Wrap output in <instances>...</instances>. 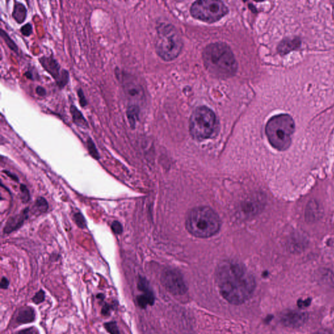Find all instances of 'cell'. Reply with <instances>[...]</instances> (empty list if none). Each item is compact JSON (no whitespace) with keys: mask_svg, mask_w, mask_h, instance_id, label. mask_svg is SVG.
<instances>
[{"mask_svg":"<svg viewBox=\"0 0 334 334\" xmlns=\"http://www.w3.org/2000/svg\"><path fill=\"white\" fill-rule=\"evenodd\" d=\"M35 319V312L32 307L22 308L16 317V322L19 324H28L34 322Z\"/></svg>","mask_w":334,"mask_h":334,"instance_id":"13","label":"cell"},{"mask_svg":"<svg viewBox=\"0 0 334 334\" xmlns=\"http://www.w3.org/2000/svg\"><path fill=\"white\" fill-rule=\"evenodd\" d=\"M45 299V293L44 290H40L35 294L32 298V301L35 304H40L41 303L44 302Z\"/></svg>","mask_w":334,"mask_h":334,"instance_id":"24","label":"cell"},{"mask_svg":"<svg viewBox=\"0 0 334 334\" xmlns=\"http://www.w3.org/2000/svg\"><path fill=\"white\" fill-rule=\"evenodd\" d=\"M228 12L229 9L223 2L215 0L197 1L191 7V13L195 18L209 23L218 21Z\"/></svg>","mask_w":334,"mask_h":334,"instance_id":"7","label":"cell"},{"mask_svg":"<svg viewBox=\"0 0 334 334\" xmlns=\"http://www.w3.org/2000/svg\"><path fill=\"white\" fill-rule=\"evenodd\" d=\"M77 95L78 97V101H79V104L81 107L84 108L88 105V102L87 101L86 97L85 96L84 92L82 89H78L77 90Z\"/></svg>","mask_w":334,"mask_h":334,"instance_id":"27","label":"cell"},{"mask_svg":"<svg viewBox=\"0 0 334 334\" xmlns=\"http://www.w3.org/2000/svg\"><path fill=\"white\" fill-rule=\"evenodd\" d=\"M49 209V204H48L46 199L43 197H39L35 200L34 206H33V213L35 215L41 214V213H46Z\"/></svg>","mask_w":334,"mask_h":334,"instance_id":"18","label":"cell"},{"mask_svg":"<svg viewBox=\"0 0 334 334\" xmlns=\"http://www.w3.org/2000/svg\"><path fill=\"white\" fill-rule=\"evenodd\" d=\"M296 124L293 118L288 114L272 116L266 126V134L269 144L278 151L287 150L292 144Z\"/></svg>","mask_w":334,"mask_h":334,"instance_id":"4","label":"cell"},{"mask_svg":"<svg viewBox=\"0 0 334 334\" xmlns=\"http://www.w3.org/2000/svg\"><path fill=\"white\" fill-rule=\"evenodd\" d=\"M97 298H99V299H103L104 295L103 294H99L97 296Z\"/></svg>","mask_w":334,"mask_h":334,"instance_id":"36","label":"cell"},{"mask_svg":"<svg viewBox=\"0 0 334 334\" xmlns=\"http://www.w3.org/2000/svg\"><path fill=\"white\" fill-rule=\"evenodd\" d=\"M20 193H21V200L22 202L27 203L30 200V194L28 189L24 184L20 185Z\"/></svg>","mask_w":334,"mask_h":334,"instance_id":"23","label":"cell"},{"mask_svg":"<svg viewBox=\"0 0 334 334\" xmlns=\"http://www.w3.org/2000/svg\"><path fill=\"white\" fill-rule=\"evenodd\" d=\"M182 47L181 37L173 26L161 24L158 27L155 49L159 57L165 61H171L180 55Z\"/></svg>","mask_w":334,"mask_h":334,"instance_id":"5","label":"cell"},{"mask_svg":"<svg viewBox=\"0 0 334 334\" xmlns=\"http://www.w3.org/2000/svg\"><path fill=\"white\" fill-rule=\"evenodd\" d=\"M9 286V280H8L5 277H2L1 280V288L2 289H6V288H7Z\"/></svg>","mask_w":334,"mask_h":334,"instance_id":"32","label":"cell"},{"mask_svg":"<svg viewBox=\"0 0 334 334\" xmlns=\"http://www.w3.org/2000/svg\"><path fill=\"white\" fill-rule=\"evenodd\" d=\"M35 92H36L37 94L40 97H45L47 95V91L45 90L43 87L41 86H38L35 89Z\"/></svg>","mask_w":334,"mask_h":334,"instance_id":"31","label":"cell"},{"mask_svg":"<svg viewBox=\"0 0 334 334\" xmlns=\"http://www.w3.org/2000/svg\"><path fill=\"white\" fill-rule=\"evenodd\" d=\"M186 229L197 238H206L215 235L221 228L218 215L210 207H195L189 212L186 220Z\"/></svg>","mask_w":334,"mask_h":334,"instance_id":"3","label":"cell"},{"mask_svg":"<svg viewBox=\"0 0 334 334\" xmlns=\"http://www.w3.org/2000/svg\"><path fill=\"white\" fill-rule=\"evenodd\" d=\"M104 327L110 334H121L119 329H118L117 324L114 321L104 324Z\"/></svg>","mask_w":334,"mask_h":334,"instance_id":"21","label":"cell"},{"mask_svg":"<svg viewBox=\"0 0 334 334\" xmlns=\"http://www.w3.org/2000/svg\"><path fill=\"white\" fill-rule=\"evenodd\" d=\"M136 300H137L138 306H140L141 308H146L148 305H151L150 300H149L148 298H147L146 296L144 295V294H143V295L138 296Z\"/></svg>","mask_w":334,"mask_h":334,"instance_id":"25","label":"cell"},{"mask_svg":"<svg viewBox=\"0 0 334 334\" xmlns=\"http://www.w3.org/2000/svg\"><path fill=\"white\" fill-rule=\"evenodd\" d=\"M162 283L171 294L182 295L187 292V286L181 274L175 270H168L162 275Z\"/></svg>","mask_w":334,"mask_h":334,"instance_id":"10","label":"cell"},{"mask_svg":"<svg viewBox=\"0 0 334 334\" xmlns=\"http://www.w3.org/2000/svg\"><path fill=\"white\" fill-rule=\"evenodd\" d=\"M220 294L230 304H243L252 296L256 287L254 276L241 264L234 261L221 263L216 270Z\"/></svg>","mask_w":334,"mask_h":334,"instance_id":"1","label":"cell"},{"mask_svg":"<svg viewBox=\"0 0 334 334\" xmlns=\"http://www.w3.org/2000/svg\"><path fill=\"white\" fill-rule=\"evenodd\" d=\"M317 334H333L330 333V332L328 331H321L320 332H319V333Z\"/></svg>","mask_w":334,"mask_h":334,"instance_id":"35","label":"cell"},{"mask_svg":"<svg viewBox=\"0 0 334 334\" xmlns=\"http://www.w3.org/2000/svg\"><path fill=\"white\" fill-rule=\"evenodd\" d=\"M0 35H1V38L5 41L6 45H7V47H9L11 51L15 53H18V48L17 45L14 42V41L12 40L11 37H9V35L7 34V32H5L3 30H1Z\"/></svg>","mask_w":334,"mask_h":334,"instance_id":"19","label":"cell"},{"mask_svg":"<svg viewBox=\"0 0 334 334\" xmlns=\"http://www.w3.org/2000/svg\"><path fill=\"white\" fill-rule=\"evenodd\" d=\"M33 27L30 23H27L24 25L20 29V32L24 35V36L29 37L32 34Z\"/></svg>","mask_w":334,"mask_h":334,"instance_id":"28","label":"cell"},{"mask_svg":"<svg viewBox=\"0 0 334 334\" xmlns=\"http://www.w3.org/2000/svg\"><path fill=\"white\" fill-rule=\"evenodd\" d=\"M115 72L116 78L121 84L126 97L132 102L131 104L137 105L136 103L141 102L144 98V90L136 78L132 74L118 69H116Z\"/></svg>","mask_w":334,"mask_h":334,"instance_id":"8","label":"cell"},{"mask_svg":"<svg viewBox=\"0 0 334 334\" xmlns=\"http://www.w3.org/2000/svg\"><path fill=\"white\" fill-rule=\"evenodd\" d=\"M4 173L7 174V175L9 176V177L11 178L12 180H14V181H18V178L17 176L15 175V174L10 173V172L7 171H4Z\"/></svg>","mask_w":334,"mask_h":334,"instance_id":"34","label":"cell"},{"mask_svg":"<svg viewBox=\"0 0 334 334\" xmlns=\"http://www.w3.org/2000/svg\"><path fill=\"white\" fill-rule=\"evenodd\" d=\"M29 207L24 209L19 214L15 216L10 217L3 229L4 234H10L11 232L17 231L23 225L25 220L28 219Z\"/></svg>","mask_w":334,"mask_h":334,"instance_id":"12","label":"cell"},{"mask_svg":"<svg viewBox=\"0 0 334 334\" xmlns=\"http://www.w3.org/2000/svg\"><path fill=\"white\" fill-rule=\"evenodd\" d=\"M73 219L74 222L76 224V225L80 229H84V228L86 227V221L85 219L84 215L82 214L80 212H77L74 213Z\"/></svg>","mask_w":334,"mask_h":334,"instance_id":"22","label":"cell"},{"mask_svg":"<svg viewBox=\"0 0 334 334\" xmlns=\"http://www.w3.org/2000/svg\"><path fill=\"white\" fill-rule=\"evenodd\" d=\"M138 288L141 291L144 292V295L148 298V300H150V304L152 305L153 303L154 302V296H153V292L150 289L148 281L145 278L142 277H139Z\"/></svg>","mask_w":334,"mask_h":334,"instance_id":"17","label":"cell"},{"mask_svg":"<svg viewBox=\"0 0 334 334\" xmlns=\"http://www.w3.org/2000/svg\"><path fill=\"white\" fill-rule=\"evenodd\" d=\"M25 76H26L28 79L32 80L36 79V77L34 76V72L32 70H28V71L25 72Z\"/></svg>","mask_w":334,"mask_h":334,"instance_id":"33","label":"cell"},{"mask_svg":"<svg viewBox=\"0 0 334 334\" xmlns=\"http://www.w3.org/2000/svg\"><path fill=\"white\" fill-rule=\"evenodd\" d=\"M308 316L305 313L297 311H287L282 315L281 320L283 325L290 328L299 327L306 322Z\"/></svg>","mask_w":334,"mask_h":334,"instance_id":"11","label":"cell"},{"mask_svg":"<svg viewBox=\"0 0 334 334\" xmlns=\"http://www.w3.org/2000/svg\"><path fill=\"white\" fill-rule=\"evenodd\" d=\"M205 67L219 78H229L237 70V63L231 48L223 43L209 45L203 52Z\"/></svg>","mask_w":334,"mask_h":334,"instance_id":"2","label":"cell"},{"mask_svg":"<svg viewBox=\"0 0 334 334\" xmlns=\"http://www.w3.org/2000/svg\"><path fill=\"white\" fill-rule=\"evenodd\" d=\"M139 113H140V107L138 105L130 104L128 106L126 115H127L129 123L132 129L135 128L136 121L138 120Z\"/></svg>","mask_w":334,"mask_h":334,"instance_id":"16","label":"cell"},{"mask_svg":"<svg viewBox=\"0 0 334 334\" xmlns=\"http://www.w3.org/2000/svg\"><path fill=\"white\" fill-rule=\"evenodd\" d=\"M12 16L18 24L23 23L27 17V9L24 4L18 1L14 2Z\"/></svg>","mask_w":334,"mask_h":334,"instance_id":"15","label":"cell"},{"mask_svg":"<svg viewBox=\"0 0 334 334\" xmlns=\"http://www.w3.org/2000/svg\"><path fill=\"white\" fill-rule=\"evenodd\" d=\"M70 113L71 115L72 122L74 124L82 128H89L88 121L75 105H70Z\"/></svg>","mask_w":334,"mask_h":334,"instance_id":"14","label":"cell"},{"mask_svg":"<svg viewBox=\"0 0 334 334\" xmlns=\"http://www.w3.org/2000/svg\"><path fill=\"white\" fill-rule=\"evenodd\" d=\"M87 148H88V150L89 153L91 156L96 159V160H99L100 159V155H99V153L98 150L95 146V143L93 142V141L92 138H88L87 139L86 141Z\"/></svg>","mask_w":334,"mask_h":334,"instance_id":"20","label":"cell"},{"mask_svg":"<svg viewBox=\"0 0 334 334\" xmlns=\"http://www.w3.org/2000/svg\"><path fill=\"white\" fill-rule=\"evenodd\" d=\"M217 128L214 113L204 106L197 108L190 118V130L193 137L203 140L211 138Z\"/></svg>","mask_w":334,"mask_h":334,"instance_id":"6","label":"cell"},{"mask_svg":"<svg viewBox=\"0 0 334 334\" xmlns=\"http://www.w3.org/2000/svg\"><path fill=\"white\" fill-rule=\"evenodd\" d=\"M39 62L48 73L55 80L60 89L64 88L69 81V73L68 70L61 69V67L57 60L53 57L39 58Z\"/></svg>","mask_w":334,"mask_h":334,"instance_id":"9","label":"cell"},{"mask_svg":"<svg viewBox=\"0 0 334 334\" xmlns=\"http://www.w3.org/2000/svg\"><path fill=\"white\" fill-rule=\"evenodd\" d=\"M113 310V307L111 305L106 304L105 306L103 307L102 310H101V313L104 316L107 317L109 316L111 314V311Z\"/></svg>","mask_w":334,"mask_h":334,"instance_id":"30","label":"cell"},{"mask_svg":"<svg viewBox=\"0 0 334 334\" xmlns=\"http://www.w3.org/2000/svg\"><path fill=\"white\" fill-rule=\"evenodd\" d=\"M111 229L116 235H119L123 232V227H122V224L118 221H113L112 223Z\"/></svg>","mask_w":334,"mask_h":334,"instance_id":"26","label":"cell"},{"mask_svg":"<svg viewBox=\"0 0 334 334\" xmlns=\"http://www.w3.org/2000/svg\"><path fill=\"white\" fill-rule=\"evenodd\" d=\"M16 334H39L38 330L34 327L28 328L18 332Z\"/></svg>","mask_w":334,"mask_h":334,"instance_id":"29","label":"cell"}]
</instances>
